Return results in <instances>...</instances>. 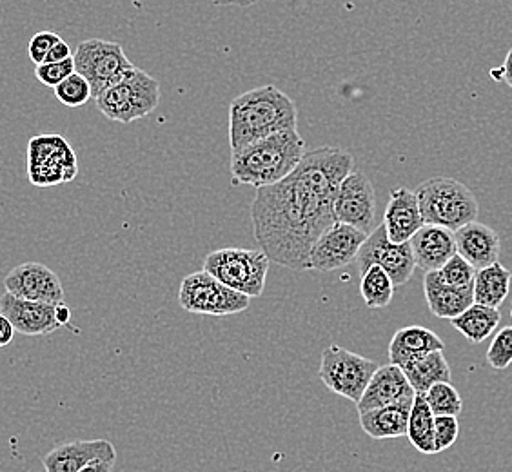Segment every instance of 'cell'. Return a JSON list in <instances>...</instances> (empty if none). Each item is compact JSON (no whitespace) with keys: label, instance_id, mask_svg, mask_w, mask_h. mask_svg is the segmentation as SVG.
Wrapping results in <instances>:
<instances>
[{"label":"cell","instance_id":"39","mask_svg":"<svg viewBox=\"0 0 512 472\" xmlns=\"http://www.w3.org/2000/svg\"><path fill=\"white\" fill-rule=\"evenodd\" d=\"M500 73H502V82H505L509 88H512V48L509 50V53H507L505 60H503Z\"/></svg>","mask_w":512,"mask_h":472},{"label":"cell","instance_id":"31","mask_svg":"<svg viewBox=\"0 0 512 472\" xmlns=\"http://www.w3.org/2000/svg\"><path fill=\"white\" fill-rule=\"evenodd\" d=\"M436 273H438L440 280L445 282L447 286L473 287L476 269H474L463 256L456 253V255H454L449 262H445L444 266L440 267Z\"/></svg>","mask_w":512,"mask_h":472},{"label":"cell","instance_id":"16","mask_svg":"<svg viewBox=\"0 0 512 472\" xmlns=\"http://www.w3.org/2000/svg\"><path fill=\"white\" fill-rule=\"evenodd\" d=\"M414 396L416 393L413 385L409 384L400 365H382L369 380L360 402L356 404V409L358 413H365L387 405L413 404Z\"/></svg>","mask_w":512,"mask_h":472},{"label":"cell","instance_id":"1","mask_svg":"<svg viewBox=\"0 0 512 472\" xmlns=\"http://www.w3.org/2000/svg\"><path fill=\"white\" fill-rule=\"evenodd\" d=\"M355 168V158L340 148L306 151L284 180L256 189L251 204L253 233L271 262L291 271H309V251L333 226L335 197Z\"/></svg>","mask_w":512,"mask_h":472},{"label":"cell","instance_id":"4","mask_svg":"<svg viewBox=\"0 0 512 472\" xmlns=\"http://www.w3.org/2000/svg\"><path fill=\"white\" fill-rule=\"evenodd\" d=\"M416 198L425 224L451 231L474 222L480 213L478 198L456 178H429L416 189Z\"/></svg>","mask_w":512,"mask_h":472},{"label":"cell","instance_id":"28","mask_svg":"<svg viewBox=\"0 0 512 472\" xmlns=\"http://www.w3.org/2000/svg\"><path fill=\"white\" fill-rule=\"evenodd\" d=\"M391 276L380 266H371L360 280V295L369 309H382L391 304L394 296Z\"/></svg>","mask_w":512,"mask_h":472},{"label":"cell","instance_id":"27","mask_svg":"<svg viewBox=\"0 0 512 472\" xmlns=\"http://www.w3.org/2000/svg\"><path fill=\"white\" fill-rule=\"evenodd\" d=\"M407 438L416 451L424 454H438L436 443H434V414L425 402L424 394L414 396L409 425H407Z\"/></svg>","mask_w":512,"mask_h":472},{"label":"cell","instance_id":"3","mask_svg":"<svg viewBox=\"0 0 512 472\" xmlns=\"http://www.w3.org/2000/svg\"><path fill=\"white\" fill-rule=\"evenodd\" d=\"M306 155V140L298 129L278 131L253 144L231 151V184L255 189L276 184Z\"/></svg>","mask_w":512,"mask_h":472},{"label":"cell","instance_id":"38","mask_svg":"<svg viewBox=\"0 0 512 472\" xmlns=\"http://www.w3.org/2000/svg\"><path fill=\"white\" fill-rule=\"evenodd\" d=\"M13 336H15V327H13V324H11L6 316L0 313V349L11 344Z\"/></svg>","mask_w":512,"mask_h":472},{"label":"cell","instance_id":"18","mask_svg":"<svg viewBox=\"0 0 512 472\" xmlns=\"http://www.w3.org/2000/svg\"><path fill=\"white\" fill-rule=\"evenodd\" d=\"M424 224L416 193L407 187H394L384 213L385 233L389 240L396 244L409 242Z\"/></svg>","mask_w":512,"mask_h":472},{"label":"cell","instance_id":"9","mask_svg":"<svg viewBox=\"0 0 512 472\" xmlns=\"http://www.w3.org/2000/svg\"><path fill=\"white\" fill-rule=\"evenodd\" d=\"M75 71L88 80L91 95L97 99L104 89L119 82L133 68L126 51L119 42L89 39L80 42L73 53Z\"/></svg>","mask_w":512,"mask_h":472},{"label":"cell","instance_id":"6","mask_svg":"<svg viewBox=\"0 0 512 472\" xmlns=\"http://www.w3.org/2000/svg\"><path fill=\"white\" fill-rule=\"evenodd\" d=\"M269 267L271 260L262 249L224 247L209 253L204 260V271L249 298L264 293Z\"/></svg>","mask_w":512,"mask_h":472},{"label":"cell","instance_id":"35","mask_svg":"<svg viewBox=\"0 0 512 472\" xmlns=\"http://www.w3.org/2000/svg\"><path fill=\"white\" fill-rule=\"evenodd\" d=\"M60 37L53 31H40L37 35H33L30 40V46H28V53H30V59L35 66L42 64L51 48L59 42Z\"/></svg>","mask_w":512,"mask_h":472},{"label":"cell","instance_id":"22","mask_svg":"<svg viewBox=\"0 0 512 472\" xmlns=\"http://www.w3.org/2000/svg\"><path fill=\"white\" fill-rule=\"evenodd\" d=\"M444 349V340L431 329L422 325H409L394 333L393 340L389 344V360L391 364L402 367L416 356H422L431 351H444Z\"/></svg>","mask_w":512,"mask_h":472},{"label":"cell","instance_id":"37","mask_svg":"<svg viewBox=\"0 0 512 472\" xmlns=\"http://www.w3.org/2000/svg\"><path fill=\"white\" fill-rule=\"evenodd\" d=\"M117 458H97L88 465H84L79 472H113Z\"/></svg>","mask_w":512,"mask_h":472},{"label":"cell","instance_id":"25","mask_svg":"<svg viewBox=\"0 0 512 472\" xmlns=\"http://www.w3.org/2000/svg\"><path fill=\"white\" fill-rule=\"evenodd\" d=\"M511 280V271L500 262L478 269L474 276V304L498 309L511 293Z\"/></svg>","mask_w":512,"mask_h":472},{"label":"cell","instance_id":"33","mask_svg":"<svg viewBox=\"0 0 512 472\" xmlns=\"http://www.w3.org/2000/svg\"><path fill=\"white\" fill-rule=\"evenodd\" d=\"M460 436L458 416H434V443L436 453L447 451L453 447Z\"/></svg>","mask_w":512,"mask_h":472},{"label":"cell","instance_id":"17","mask_svg":"<svg viewBox=\"0 0 512 472\" xmlns=\"http://www.w3.org/2000/svg\"><path fill=\"white\" fill-rule=\"evenodd\" d=\"M456 253L463 256L478 271L500 262L502 242L498 233L480 222H469L454 231Z\"/></svg>","mask_w":512,"mask_h":472},{"label":"cell","instance_id":"23","mask_svg":"<svg viewBox=\"0 0 512 472\" xmlns=\"http://www.w3.org/2000/svg\"><path fill=\"white\" fill-rule=\"evenodd\" d=\"M411 407L413 404L387 405V407H378V409H371L365 413H358L360 427L373 440L402 438V436H407Z\"/></svg>","mask_w":512,"mask_h":472},{"label":"cell","instance_id":"42","mask_svg":"<svg viewBox=\"0 0 512 472\" xmlns=\"http://www.w3.org/2000/svg\"><path fill=\"white\" fill-rule=\"evenodd\" d=\"M511 316H512V307H511Z\"/></svg>","mask_w":512,"mask_h":472},{"label":"cell","instance_id":"19","mask_svg":"<svg viewBox=\"0 0 512 472\" xmlns=\"http://www.w3.org/2000/svg\"><path fill=\"white\" fill-rule=\"evenodd\" d=\"M97 458H117L115 445L102 438L62 443L44 456L42 465L46 472H79Z\"/></svg>","mask_w":512,"mask_h":472},{"label":"cell","instance_id":"12","mask_svg":"<svg viewBox=\"0 0 512 472\" xmlns=\"http://www.w3.org/2000/svg\"><path fill=\"white\" fill-rule=\"evenodd\" d=\"M336 222L373 233L376 217L375 187L364 171H351L338 186L335 197Z\"/></svg>","mask_w":512,"mask_h":472},{"label":"cell","instance_id":"13","mask_svg":"<svg viewBox=\"0 0 512 472\" xmlns=\"http://www.w3.org/2000/svg\"><path fill=\"white\" fill-rule=\"evenodd\" d=\"M367 235L360 229L335 222L318 236L309 251V271L331 273L355 262Z\"/></svg>","mask_w":512,"mask_h":472},{"label":"cell","instance_id":"8","mask_svg":"<svg viewBox=\"0 0 512 472\" xmlns=\"http://www.w3.org/2000/svg\"><path fill=\"white\" fill-rule=\"evenodd\" d=\"M376 369L373 360L333 344L322 353L318 376L331 393L358 404Z\"/></svg>","mask_w":512,"mask_h":472},{"label":"cell","instance_id":"20","mask_svg":"<svg viewBox=\"0 0 512 472\" xmlns=\"http://www.w3.org/2000/svg\"><path fill=\"white\" fill-rule=\"evenodd\" d=\"M413 249L414 262L425 273L438 271L456 255L454 231L445 227L424 224L409 240Z\"/></svg>","mask_w":512,"mask_h":472},{"label":"cell","instance_id":"11","mask_svg":"<svg viewBox=\"0 0 512 472\" xmlns=\"http://www.w3.org/2000/svg\"><path fill=\"white\" fill-rule=\"evenodd\" d=\"M355 262L360 275H364L371 266L382 267L385 273L391 276L394 286L407 284L416 269L411 244L391 242L385 233L384 224L367 235Z\"/></svg>","mask_w":512,"mask_h":472},{"label":"cell","instance_id":"10","mask_svg":"<svg viewBox=\"0 0 512 472\" xmlns=\"http://www.w3.org/2000/svg\"><path fill=\"white\" fill-rule=\"evenodd\" d=\"M28 173L31 184L39 187L57 186L77 177V157L68 140L59 135L31 138L28 149Z\"/></svg>","mask_w":512,"mask_h":472},{"label":"cell","instance_id":"40","mask_svg":"<svg viewBox=\"0 0 512 472\" xmlns=\"http://www.w3.org/2000/svg\"><path fill=\"white\" fill-rule=\"evenodd\" d=\"M57 320L62 327H66L71 322V309L64 302L57 304Z\"/></svg>","mask_w":512,"mask_h":472},{"label":"cell","instance_id":"29","mask_svg":"<svg viewBox=\"0 0 512 472\" xmlns=\"http://www.w3.org/2000/svg\"><path fill=\"white\" fill-rule=\"evenodd\" d=\"M425 402L431 407L434 416H458L462 413L463 400L451 382L434 384L424 394Z\"/></svg>","mask_w":512,"mask_h":472},{"label":"cell","instance_id":"14","mask_svg":"<svg viewBox=\"0 0 512 472\" xmlns=\"http://www.w3.org/2000/svg\"><path fill=\"white\" fill-rule=\"evenodd\" d=\"M4 289L17 298L31 302H64V289L59 276L50 267L39 262H26L13 267L4 278Z\"/></svg>","mask_w":512,"mask_h":472},{"label":"cell","instance_id":"24","mask_svg":"<svg viewBox=\"0 0 512 472\" xmlns=\"http://www.w3.org/2000/svg\"><path fill=\"white\" fill-rule=\"evenodd\" d=\"M409 384L413 385L414 393L425 394L434 384L451 382V367L445 358L444 351H431V353L416 356L411 362L402 365Z\"/></svg>","mask_w":512,"mask_h":472},{"label":"cell","instance_id":"21","mask_svg":"<svg viewBox=\"0 0 512 472\" xmlns=\"http://www.w3.org/2000/svg\"><path fill=\"white\" fill-rule=\"evenodd\" d=\"M424 295L429 311L442 320H453L474 304L473 287L447 286L436 271L425 273Z\"/></svg>","mask_w":512,"mask_h":472},{"label":"cell","instance_id":"2","mask_svg":"<svg viewBox=\"0 0 512 472\" xmlns=\"http://www.w3.org/2000/svg\"><path fill=\"white\" fill-rule=\"evenodd\" d=\"M289 129H298V108L295 100L276 86L251 89L229 104L231 151Z\"/></svg>","mask_w":512,"mask_h":472},{"label":"cell","instance_id":"30","mask_svg":"<svg viewBox=\"0 0 512 472\" xmlns=\"http://www.w3.org/2000/svg\"><path fill=\"white\" fill-rule=\"evenodd\" d=\"M55 97L68 108H80L88 104L91 95V86L88 80L84 79L80 73H71L68 79L62 80L59 86H55Z\"/></svg>","mask_w":512,"mask_h":472},{"label":"cell","instance_id":"32","mask_svg":"<svg viewBox=\"0 0 512 472\" xmlns=\"http://www.w3.org/2000/svg\"><path fill=\"white\" fill-rule=\"evenodd\" d=\"M487 362L498 371L512 364V327H503L502 331L494 335L487 351Z\"/></svg>","mask_w":512,"mask_h":472},{"label":"cell","instance_id":"34","mask_svg":"<svg viewBox=\"0 0 512 472\" xmlns=\"http://www.w3.org/2000/svg\"><path fill=\"white\" fill-rule=\"evenodd\" d=\"M71 73H75V60H62V62H44L35 68V77L48 88L59 86L62 80L68 79Z\"/></svg>","mask_w":512,"mask_h":472},{"label":"cell","instance_id":"7","mask_svg":"<svg viewBox=\"0 0 512 472\" xmlns=\"http://www.w3.org/2000/svg\"><path fill=\"white\" fill-rule=\"evenodd\" d=\"M178 302L184 311L193 315L231 316L247 311L251 298L227 287L202 269L182 280Z\"/></svg>","mask_w":512,"mask_h":472},{"label":"cell","instance_id":"41","mask_svg":"<svg viewBox=\"0 0 512 472\" xmlns=\"http://www.w3.org/2000/svg\"><path fill=\"white\" fill-rule=\"evenodd\" d=\"M256 2L258 0H213V4H217V6H238V8H247Z\"/></svg>","mask_w":512,"mask_h":472},{"label":"cell","instance_id":"15","mask_svg":"<svg viewBox=\"0 0 512 472\" xmlns=\"http://www.w3.org/2000/svg\"><path fill=\"white\" fill-rule=\"evenodd\" d=\"M0 313L10 320L20 335H51L62 327L57 320V304L22 300L8 291L0 296Z\"/></svg>","mask_w":512,"mask_h":472},{"label":"cell","instance_id":"36","mask_svg":"<svg viewBox=\"0 0 512 472\" xmlns=\"http://www.w3.org/2000/svg\"><path fill=\"white\" fill-rule=\"evenodd\" d=\"M71 57H73V51L69 48L68 42L60 39L59 42L51 48L44 62H62V60L71 59ZM44 62H42V64H44Z\"/></svg>","mask_w":512,"mask_h":472},{"label":"cell","instance_id":"5","mask_svg":"<svg viewBox=\"0 0 512 472\" xmlns=\"http://www.w3.org/2000/svg\"><path fill=\"white\" fill-rule=\"evenodd\" d=\"M95 100L104 117L129 124L138 118L148 117L158 108L160 84L155 77L133 66L119 82L104 89Z\"/></svg>","mask_w":512,"mask_h":472},{"label":"cell","instance_id":"26","mask_svg":"<svg viewBox=\"0 0 512 472\" xmlns=\"http://www.w3.org/2000/svg\"><path fill=\"white\" fill-rule=\"evenodd\" d=\"M502 320V315L496 307L473 304L465 309L462 315L449 320L458 333H462L471 344H482L493 336Z\"/></svg>","mask_w":512,"mask_h":472}]
</instances>
